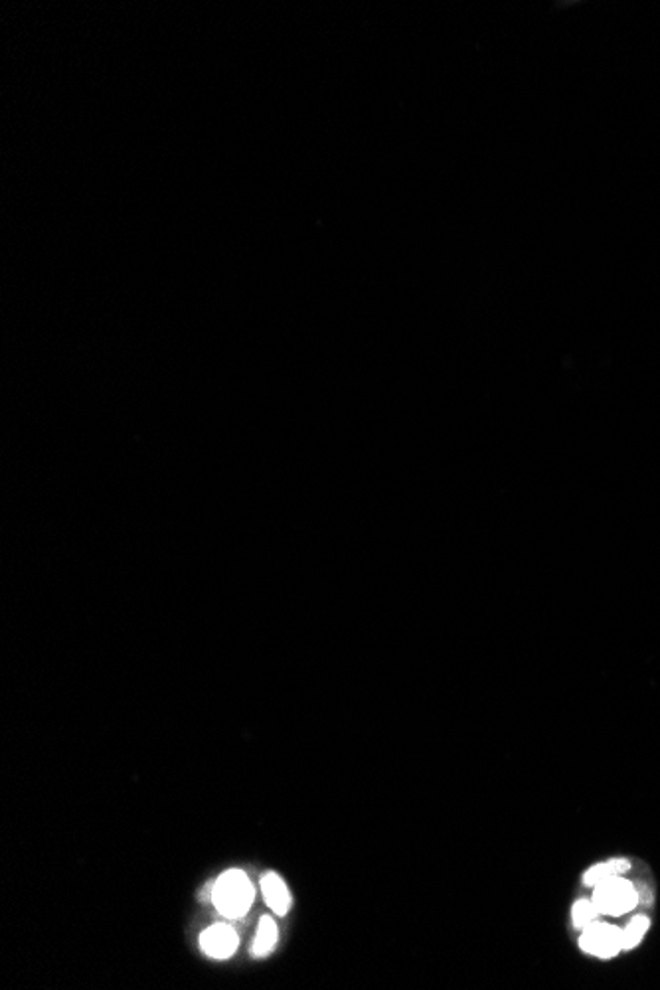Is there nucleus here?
<instances>
[{"label":"nucleus","instance_id":"nucleus-1","mask_svg":"<svg viewBox=\"0 0 660 990\" xmlns=\"http://www.w3.org/2000/svg\"><path fill=\"white\" fill-rule=\"evenodd\" d=\"M253 886L242 870H230L214 884L212 900L218 911L228 919H240L253 904Z\"/></svg>","mask_w":660,"mask_h":990},{"label":"nucleus","instance_id":"nucleus-2","mask_svg":"<svg viewBox=\"0 0 660 990\" xmlns=\"http://www.w3.org/2000/svg\"><path fill=\"white\" fill-rule=\"evenodd\" d=\"M593 904L603 915H625L631 909L637 908L639 904V892L633 882L625 880L623 876L611 878L603 882L601 886L593 888Z\"/></svg>","mask_w":660,"mask_h":990},{"label":"nucleus","instance_id":"nucleus-3","mask_svg":"<svg viewBox=\"0 0 660 990\" xmlns=\"http://www.w3.org/2000/svg\"><path fill=\"white\" fill-rule=\"evenodd\" d=\"M579 947L593 957L613 959L619 951H623V929L597 919L581 929Z\"/></svg>","mask_w":660,"mask_h":990},{"label":"nucleus","instance_id":"nucleus-4","mask_svg":"<svg viewBox=\"0 0 660 990\" xmlns=\"http://www.w3.org/2000/svg\"><path fill=\"white\" fill-rule=\"evenodd\" d=\"M238 943H240L238 933L226 923H216V925L208 927L200 937V945H202L204 953L214 957V959L232 957L238 949Z\"/></svg>","mask_w":660,"mask_h":990},{"label":"nucleus","instance_id":"nucleus-5","mask_svg":"<svg viewBox=\"0 0 660 990\" xmlns=\"http://www.w3.org/2000/svg\"><path fill=\"white\" fill-rule=\"evenodd\" d=\"M261 892H263L267 906L273 909L277 915H285L291 908V896H289V890H287L285 882L281 880V876H277L273 872L265 874L261 880Z\"/></svg>","mask_w":660,"mask_h":990},{"label":"nucleus","instance_id":"nucleus-6","mask_svg":"<svg viewBox=\"0 0 660 990\" xmlns=\"http://www.w3.org/2000/svg\"><path fill=\"white\" fill-rule=\"evenodd\" d=\"M629 870H631V862L627 858H613V860H607V862H601V864L591 866L583 874V884L587 888H597V886H601L603 882H607L611 878L625 876Z\"/></svg>","mask_w":660,"mask_h":990},{"label":"nucleus","instance_id":"nucleus-7","mask_svg":"<svg viewBox=\"0 0 660 990\" xmlns=\"http://www.w3.org/2000/svg\"><path fill=\"white\" fill-rule=\"evenodd\" d=\"M277 925L271 917H261L259 921V929H257V935H255V943H253V953L255 957H265L273 951V947L277 945Z\"/></svg>","mask_w":660,"mask_h":990},{"label":"nucleus","instance_id":"nucleus-8","mask_svg":"<svg viewBox=\"0 0 660 990\" xmlns=\"http://www.w3.org/2000/svg\"><path fill=\"white\" fill-rule=\"evenodd\" d=\"M651 927V919L645 915H637L631 919V923L623 929V949H635L645 933Z\"/></svg>","mask_w":660,"mask_h":990},{"label":"nucleus","instance_id":"nucleus-9","mask_svg":"<svg viewBox=\"0 0 660 990\" xmlns=\"http://www.w3.org/2000/svg\"><path fill=\"white\" fill-rule=\"evenodd\" d=\"M599 909L595 908L593 900H579L574 904V909H572V921L578 929H585L587 925H591L593 921L599 919Z\"/></svg>","mask_w":660,"mask_h":990}]
</instances>
